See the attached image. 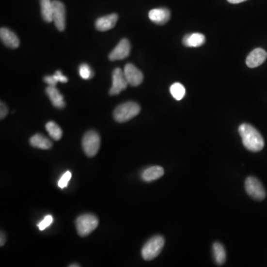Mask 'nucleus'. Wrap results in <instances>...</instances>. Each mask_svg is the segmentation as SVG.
<instances>
[{
    "label": "nucleus",
    "mask_w": 267,
    "mask_h": 267,
    "mask_svg": "<svg viewBox=\"0 0 267 267\" xmlns=\"http://www.w3.org/2000/svg\"><path fill=\"white\" fill-rule=\"evenodd\" d=\"M244 147L250 152H258L264 147V141L259 131L250 124H244L238 128Z\"/></svg>",
    "instance_id": "f257e3e1"
},
{
    "label": "nucleus",
    "mask_w": 267,
    "mask_h": 267,
    "mask_svg": "<svg viewBox=\"0 0 267 267\" xmlns=\"http://www.w3.org/2000/svg\"><path fill=\"white\" fill-rule=\"evenodd\" d=\"M141 112V106L135 102H126L116 108L114 118L117 123L128 122Z\"/></svg>",
    "instance_id": "f03ea898"
},
{
    "label": "nucleus",
    "mask_w": 267,
    "mask_h": 267,
    "mask_svg": "<svg viewBox=\"0 0 267 267\" xmlns=\"http://www.w3.org/2000/svg\"><path fill=\"white\" fill-rule=\"evenodd\" d=\"M165 245L163 236H157L148 240L141 251L142 258L145 261H152L158 256Z\"/></svg>",
    "instance_id": "7ed1b4c3"
},
{
    "label": "nucleus",
    "mask_w": 267,
    "mask_h": 267,
    "mask_svg": "<svg viewBox=\"0 0 267 267\" xmlns=\"http://www.w3.org/2000/svg\"><path fill=\"white\" fill-rule=\"evenodd\" d=\"M99 220L92 214H85L78 217L76 220V227L78 234L81 237H86L98 226Z\"/></svg>",
    "instance_id": "20e7f679"
},
{
    "label": "nucleus",
    "mask_w": 267,
    "mask_h": 267,
    "mask_svg": "<svg viewBox=\"0 0 267 267\" xmlns=\"http://www.w3.org/2000/svg\"><path fill=\"white\" fill-rule=\"evenodd\" d=\"M82 149L89 157H93L98 152L100 147V137L95 131L86 132L82 138Z\"/></svg>",
    "instance_id": "39448f33"
},
{
    "label": "nucleus",
    "mask_w": 267,
    "mask_h": 267,
    "mask_svg": "<svg viewBox=\"0 0 267 267\" xmlns=\"http://www.w3.org/2000/svg\"><path fill=\"white\" fill-rule=\"evenodd\" d=\"M245 188L247 194L256 201H263L267 196L264 187L261 182L255 177H247L245 182Z\"/></svg>",
    "instance_id": "423d86ee"
},
{
    "label": "nucleus",
    "mask_w": 267,
    "mask_h": 267,
    "mask_svg": "<svg viewBox=\"0 0 267 267\" xmlns=\"http://www.w3.org/2000/svg\"><path fill=\"white\" fill-rule=\"evenodd\" d=\"M128 85L124 71L120 68H115L112 73V86L109 91V94L111 96L119 94L126 89Z\"/></svg>",
    "instance_id": "0eeeda50"
},
{
    "label": "nucleus",
    "mask_w": 267,
    "mask_h": 267,
    "mask_svg": "<svg viewBox=\"0 0 267 267\" xmlns=\"http://www.w3.org/2000/svg\"><path fill=\"white\" fill-rule=\"evenodd\" d=\"M53 22L60 31H63L65 28V8L64 4L59 0L53 1Z\"/></svg>",
    "instance_id": "6e6552de"
},
{
    "label": "nucleus",
    "mask_w": 267,
    "mask_h": 267,
    "mask_svg": "<svg viewBox=\"0 0 267 267\" xmlns=\"http://www.w3.org/2000/svg\"><path fill=\"white\" fill-rule=\"evenodd\" d=\"M124 72L130 86L136 87L142 83L143 75L135 65L131 63L126 64L124 68Z\"/></svg>",
    "instance_id": "1a4fd4ad"
},
{
    "label": "nucleus",
    "mask_w": 267,
    "mask_h": 267,
    "mask_svg": "<svg viewBox=\"0 0 267 267\" xmlns=\"http://www.w3.org/2000/svg\"><path fill=\"white\" fill-rule=\"evenodd\" d=\"M130 51H131L130 42L127 39H123L109 54V60L111 61L124 60L129 56Z\"/></svg>",
    "instance_id": "9d476101"
},
{
    "label": "nucleus",
    "mask_w": 267,
    "mask_h": 267,
    "mask_svg": "<svg viewBox=\"0 0 267 267\" xmlns=\"http://www.w3.org/2000/svg\"><path fill=\"white\" fill-rule=\"evenodd\" d=\"M267 59V51L261 47H257L249 54L246 60V64L249 68H257L262 65Z\"/></svg>",
    "instance_id": "9b49d317"
},
{
    "label": "nucleus",
    "mask_w": 267,
    "mask_h": 267,
    "mask_svg": "<svg viewBox=\"0 0 267 267\" xmlns=\"http://www.w3.org/2000/svg\"><path fill=\"white\" fill-rule=\"evenodd\" d=\"M149 17L154 23L163 26L169 22L171 17V13L166 8H155L149 11Z\"/></svg>",
    "instance_id": "f8f14e48"
},
{
    "label": "nucleus",
    "mask_w": 267,
    "mask_h": 267,
    "mask_svg": "<svg viewBox=\"0 0 267 267\" xmlns=\"http://www.w3.org/2000/svg\"><path fill=\"white\" fill-rule=\"evenodd\" d=\"M118 16L117 14H111L96 19L95 27L100 31H107L113 29L117 24Z\"/></svg>",
    "instance_id": "ddd939ff"
},
{
    "label": "nucleus",
    "mask_w": 267,
    "mask_h": 267,
    "mask_svg": "<svg viewBox=\"0 0 267 267\" xmlns=\"http://www.w3.org/2000/svg\"><path fill=\"white\" fill-rule=\"evenodd\" d=\"M0 38L3 44L10 48L15 49L19 47V40L18 36L10 29L2 28L0 30Z\"/></svg>",
    "instance_id": "4468645a"
},
{
    "label": "nucleus",
    "mask_w": 267,
    "mask_h": 267,
    "mask_svg": "<svg viewBox=\"0 0 267 267\" xmlns=\"http://www.w3.org/2000/svg\"><path fill=\"white\" fill-rule=\"evenodd\" d=\"M205 43V36L201 33H188L184 36L183 44L188 47H198Z\"/></svg>",
    "instance_id": "2eb2a0df"
},
{
    "label": "nucleus",
    "mask_w": 267,
    "mask_h": 267,
    "mask_svg": "<svg viewBox=\"0 0 267 267\" xmlns=\"http://www.w3.org/2000/svg\"><path fill=\"white\" fill-rule=\"evenodd\" d=\"M46 92L54 107L57 109H63L65 107V103L64 101L63 96L61 94L57 87L48 86L46 88Z\"/></svg>",
    "instance_id": "dca6fc26"
},
{
    "label": "nucleus",
    "mask_w": 267,
    "mask_h": 267,
    "mask_svg": "<svg viewBox=\"0 0 267 267\" xmlns=\"http://www.w3.org/2000/svg\"><path fill=\"white\" fill-rule=\"evenodd\" d=\"M164 174V169L159 166H152L142 172L141 177L145 182H152L161 177Z\"/></svg>",
    "instance_id": "f3484780"
},
{
    "label": "nucleus",
    "mask_w": 267,
    "mask_h": 267,
    "mask_svg": "<svg viewBox=\"0 0 267 267\" xmlns=\"http://www.w3.org/2000/svg\"><path fill=\"white\" fill-rule=\"evenodd\" d=\"M30 144L36 149L47 150L52 148L53 143L50 140L43 136L41 134H36L30 139Z\"/></svg>",
    "instance_id": "a211bd4d"
},
{
    "label": "nucleus",
    "mask_w": 267,
    "mask_h": 267,
    "mask_svg": "<svg viewBox=\"0 0 267 267\" xmlns=\"http://www.w3.org/2000/svg\"><path fill=\"white\" fill-rule=\"evenodd\" d=\"M41 15L43 20L46 22L53 21V1L51 0H40Z\"/></svg>",
    "instance_id": "6ab92c4d"
},
{
    "label": "nucleus",
    "mask_w": 267,
    "mask_h": 267,
    "mask_svg": "<svg viewBox=\"0 0 267 267\" xmlns=\"http://www.w3.org/2000/svg\"><path fill=\"white\" fill-rule=\"evenodd\" d=\"M213 254L215 261L218 265H223L226 261V251L220 243H215L213 245Z\"/></svg>",
    "instance_id": "aec40b11"
},
{
    "label": "nucleus",
    "mask_w": 267,
    "mask_h": 267,
    "mask_svg": "<svg viewBox=\"0 0 267 267\" xmlns=\"http://www.w3.org/2000/svg\"><path fill=\"white\" fill-rule=\"evenodd\" d=\"M46 130L51 138L54 141H60L63 137V131L56 123L53 121L47 123L46 126Z\"/></svg>",
    "instance_id": "412c9836"
},
{
    "label": "nucleus",
    "mask_w": 267,
    "mask_h": 267,
    "mask_svg": "<svg viewBox=\"0 0 267 267\" xmlns=\"http://www.w3.org/2000/svg\"><path fill=\"white\" fill-rule=\"evenodd\" d=\"M170 93L176 100H181L186 94V89L180 82L173 84L170 87Z\"/></svg>",
    "instance_id": "4be33fe9"
},
{
    "label": "nucleus",
    "mask_w": 267,
    "mask_h": 267,
    "mask_svg": "<svg viewBox=\"0 0 267 267\" xmlns=\"http://www.w3.org/2000/svg\"><path fill=\"white\" fill-rule=\"evenodd\" d=\"M79 74L81 78L83 79H92L94 77V72L88 64L84 63L79 66Z\"/></svg>",
    "instance_id": "5701e85b"
},
{
    "label": "nucleus",
    "mask_w": 267,
    "mask_h": 267,
    "mask_svg": "<svg viewBox=\"0 0 267 267\" xmlns=\"http://www.w3.org/2000/svg\"><path fill=\"white\" fill-rule=\"evenodd\" d=\"M71 173L69 171L66 172L59 180L58 187L61 188H65L68 186V182L71 180Z\"/></svg>",
    "instance_id": "b1692460"
},
{
    "label": "nucleus",
    "mask_w": 267,
    "mask_h": 267,
    "mask_svg": "<svg viewBox=\"0 0 267 267\" xmlns=\"http://www.w3.org/2000/svg\"><path fill=\"white\" fill-rule=\"evenodd\" d=\"M53 223V217L51 215H47V216L45 217L44 219L40 222V223H38L39 229L41 231L45 230L46 228L48 227V226H51V223Z\"/></svg>",
    "instance_id": "393cba45"
},
{
    "label": "nucleus",
    "mask_w": 267,
    "mask_h": 267,
    "mask_svg": "<svg viewBox=\"0 0 267 267\" xmlns=\"http://www.w3.org/2000/svg\"><path fill=\"white\" fill-rule=\"evenodd\" d=\"M54 78H55L57 82H63V83H65V82H68V78L64 76L63 74L62 71H57L54 74Z\"/></svg>",
    "instance_id": "a878e982"
},
{
    "label": "nucleus",
    "mask_w": 267,
    "mask_h": 267,
    "mask_svg": "<svg viewBox=\"0 0 267 267\" xmlns=\"http://www.w3.org/2000/svg\"><path fill=\"white\" fill-rule=\"evenodd\" d=\"M44 82H46L48 85V86H53V87H56L57 84L58 83L53 75L52 76L45 77Z\"/></svg>",
    "instance_id": "bb28decb"
},
{
    "label": "nucleus",
    "mask_w": 267,
    "mask_h": 267,
    "mask_svg": "<svg viewBox=\"0 0 267 267\" xmlns=\"http://www.w3.org/2000/svg\"><path fill=\"white\" fill-rule=\"evenodd\" d=\"M1 108H0V118L3 119L6 117L8 113V109L5 103L1 102Z\"/></svg>",
    "instance_id": "cd10ccee"
},
{
    "label": "nucleus",
    "mask_w": 267,
    "mask_h": 267,
    "mask_svg": "<svg viewBox=\"0 0 267 267\" xmlns=\"http://www.w3.org/2000/svg\"><path fill=\"white\" fill-rule=\"evenodd\" d=\"M1 236V239H0V245H1V247H2V246L5 244V240H6V238H5V234L2 233V232H1V236Z\"/></svg>",
    "instance_id": "c85d7f7f"
},
{
    "label": "nucleus",
    "mask_w": 267,
    "mask_h": 267,
    "mask_svg": "<svg viewBox=\"0 0 267 267\" xmlns=\"http://www.w3.org/2000/svg\"><path fill=\"white\" fill-rule=\"evenodd\" d=\"M228 2L231 4H239L245 2L247 0H227Z\"/></svg>",
    "instance_id": "c756f323"
},
{
    "label": "nucleus",
    "mask_w": 267,
    "mask_h": 267,
    "mask_svg": "<svg viewBox=\"0 0 267 267\" xmlns=\"http://www.w3.org/2000/svg\"><path fill=\"white\" fill-rule=\"evenodd\" d=\"M70 267H80V266L79 265H76V264H73V265H70L69 266Z\"/></svg>",
    "instance_id": "7c9ffc66"
}]
</instances>
